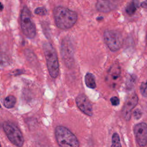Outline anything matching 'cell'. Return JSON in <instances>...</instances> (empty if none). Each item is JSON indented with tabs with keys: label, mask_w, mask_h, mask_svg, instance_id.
<instances>
[{
	"label": "cell",
	"mask_w": 147,
	"mask_h": 147,
	"mask_svg": "<svg viewBox=\"0 0 147 147\" xmlns=\"http://www.w3.org/2000/svg\"><path fill=\"white\" fill-rule=\"evenodd\" d=\"M1 144H0V147H1Z\"/></svg>",
	"instance_id": "cell-26"
},
{
	"label": "cell",
	"mask_w": 147,
	"mask_h": 147,
	"mask_svg": "<svg viewBox=\"0 0 147 147\" xmlns=\"http://www.w3.org/2000/svg\"><path fill=\"white\" fill-rule=\"evenodd\" d=\"M76 103L78 107L84 114L88 116H92V107L88 98L83 94H79L76 98Z\"/></svg>",
	"instance_id": "cell-10"
},
{
	"label": "cell",
	"mask_w": 147,
	"mask_h": 147,
	"mask_svg": "<svg viewBox=\"0 0 147 147\" xmlns=\"http://www.w3.org/2000/svg\"><path fill=\"white\" fill-rule=\"evenodd\" d=\"M61 53L63 61L66 66L70 68L74 64V49L69 39L65 38L61 42Z\"/></svg>",
	"instance_id": "cell-7"
},
{
	"label": "cell",
	"mask_w": 147,
	"mask_h": 147,
	"mask_svg": "<svg viewBox=\"0 0 147 147\" xmlns=\"http://www.w3.org/2000/svg\"><path fill=\"white\" fill-rule=\"evenodd\" d=\"M121 70L118 64H114L108 72V80L110 82L118 80L121 76Z\"/></svg>",
	"instance_id": "cell-11"
},
{
	"label": "cell",
	"mask_w": 147,
	"mask_h": 147,
	"mask_svg": "<svg viewBox=\"0 0 147 147\" xmlns=\"http://www.w3.org/2000/svg\"><path fill=\"white\" fill-rule=\"evenodd\" d=\"M84 81L87 87L90 88H95L96 87L95 79L91 73H87L84 76Z\"/></svg>",
	"instance_id": "cell-13"
},
{
	"label": "cell",
	"mask_w": 147,
	"mask_h": 147,
	"mask_svg": "<svg viewBox=\"0 0 147 147\" xmlns=\"http://www.w3.org/2000/svg\"><path fill=\"white\" fill-rule=\"evenodd\" d=\"M34 13L39 16H45L47 14V10L44 7H38L34 10Z\"/></svg>",
	"instance_id": "cell-18"
},
{
	"label": "cell",
	"mask_w": 147,
	"mask_h": 147,
	"mask_svg": "<svg viewBox=\"0 0 147 147\" xmlns=\"http://www.w3.org/2000/svg\"><path fill=\"white\" fill-rule=\"evenodd\" d=\"M96 7L100 12L107 13L113 9V5L110 0H98Z\"/></svg>",
	"instance_id": "cell-12"
},
{
	"label": "cell",
	"mask_w": 147,
	"mask_h": 147,
	"mask_svg": "<svg viewBox=\"0 0 147 147\" xmlns=\"http://www.w3.org/2000/svg\"><path fill=\"white\" fill-rule=\"evenodd\" d=\"M42 48L49 74L52 78H56L59 74V64L56 51L49 42H45Z\"/></svg>",
	"instance_id": "cell-2"
},
{
	"label": "cell",
	"mask_w": 147,
	"mask_h": 147,
	"mask_svg": "<svg viewBox=\"0 0 147 147\" xmlns=\"http://www.w3.org/2000/svg\"><path fill=\"white\" fill-rule=\"evenodd\" d=\"M3 9V6L1 3V2H0V11H2Z\"/></svg>",
	"instance_id": "cell-23"
},
{
	"label": "cell",
	"mask_w": 147,
	"mask_h": 147,
	"mask_svg": "<svg viewBox=\"0 0 147 147\" xmlns=\"http://www.w3.org/2000/svg\"><path fill=\"white\" fill-rule=\"evenodd\" d=\"M103 38L106 44L111 51L119 50L122 45V36L117 30H105L103 33Z\"/></svg>",
	"instance_id": "cell-6"
},
{
	"label": "cell",
	"mask_w": 147,
	"mask_h": 147,
	"mask_svg": "<svg viewBox=\"0 0 147 147\" xmlns=\"http://www.w3.org/2000/svg\"><path fill=\"white\" fill-rule=\"evenodd\" d=\"M16 103V98L13 95L6 96L3 101V105L7 109L13 108Z\"/></svg>",
	"instance_id": "cell-14"
},
{
	"label": "cell",
	"mask_w": 147,
	"mask_h": 147,
	"mask_svg": "<svg viewBox=\"0 0 147 147\" xmlns=\"http://www.w3.org/2000/svg\"><path fill=\"white\" fill-rule=\"evenodd\" d=\"M141 6L143 7V8H146L147 9V0L143 1L141 3Z\"/></svg>",
	"instance_id": "cell-22"
},
{
	"label": "cell",
	"mask_w": 147,
	"mask_h": 147,
	"mask_svg": "<svg viewBox=\"0 0 147 147\" xmlns=\"http://www.w3.org/2000/svg\"><path fill=\"white\" fill-rule=\"evenodd\" d=\"M133 116L136 119H140L142 116V112L140 109H136L133 112Z\"/></svg>",
	"instance_id": "cell-20"
},
{
	"label": "cell",
	"mask_w": 147,
	"mask_h": 147,
	"mask_svg": "<svg viewBox=\"0 0 147 147\" xmlns=\"http://www.w3.org/2000/svg\"><path fill=\"white\" fill-rule=\"evenodd\" d=\"M146 45H147V33H146Z\"/></svg>",
	"instance_id": "cell-24"
},
{
	"label": "cell",
	"mask_w": 147,
	"mask_h": 147,
	"mask_svg": "<svg viewBox=\"0 0 147 147\" xmlns=\"http://www.w3.org/2000/svg\"><path fill=\"white\" fill-rule=\"evenodd\" d=\"M1 105H0V108H1Z\"/></svg>",
	"instance_id": "cell-25"
},
{
	"label": "cell",
	"mask_w": 147,
	"mask_h": 147,
	"mask_svg": "<svg viewBox=\"0 0 147 147\" xmlns=\"http://www.w3.org/2000/svg\"><path fill=\"white\" fill-rule=\"evenodd\" d=\"M53 17L56 26L61 29L71 28L78 20L76 12L63 6H57L54 9Z\"/></svg>",
	"instance_id": "cell-1"
},
{
	"label": "cell",
	"mask_w": 147,
	"mask_h": 147,
	"mask_svg": "<svg viewBox=\"0 0 147 147\" xmlns=\"http://www.w3.org/2000/svg\"><path fill=\"white\" fill-rule=\"evenodd\" d=\"M138 102V98L135 93H133L127 97L122 109V115L126 121L130 120L131 111L137 105Z\"/></svg>",
	"instance_id": "cell-8"
},
{
	"label": "cell",
	"mask_w": 147,
	"mask_h": 147,
	"mask_svg": "<svg viewBox=\"0 0 147 147\" xmlns=\"http://www.w3.org/2000/svg\"><path fill=\"white\" fill-rule=\"evenodd\" d=\"M20 23L24 35L29 38H34L36 34V26L32 20L30 11L26 6L22 8L21 11Z\"/></svg>",
	"instance_id": "cell-4"
},
{
	"label": "cell",
	"mask_w": 147,
	"mask_h": 147,
	"mask_svg": "<svg viewBox=\"0 0 147 147\" xmlns=\"http://www.w3.org/2000/svg\"><path fill=\"white\" fill-rule=\"evenodd\" d=\"M134 133L139 146H145L147 144V125L141 122L134 126Z\"/></svg>",
	"instance_id": "cell-9"
},
{
	"label": "cell",
	"mask_w": 147,
	"mask_h": 147,
	"mask_svg": "<svg viewBox=\"0 0 147 147\" xmlns=\"http://www.w3.org/2000/svg\"><path fill=\"white\" fill-rule=\"evenodd\" d=\"M111 146H121L119 136L117 133H114L112 136Z\"/></svg>",
	"instance_id": "cell-16"
},
{
	"label": "cell",
	"mask_w": 147,
	"mask_h": 147,
	"mask_svg": "<svg viewBox=\"0 0 147 147\" xmlns=\"http://www.w3.org/2000/svg\"><path fill=\"white\" fill-rule=\"evenodd\" d=\"M137 2L134 1H132L127 5V6L126 7L125 10L128 14L132 15L136 12L137 10Z\"/></svg>",
	"instance_id": "cell-15"
},
{
	"label": "cell",
	"mask_w": 147,
	"mask_h": 147,
	"mask_svg": "<svg viewBox=\"0 0 147 147\" xmlns=\"http://www.w3.org/2000/svg\"><path fill=\"white\" fill-rule=\"evenodd\" d=\"M110 102L113 106H116L119 104V99L117 96H113L110 98Z\"/></svg>",
	"instance_id": "cell-19"
},
{
	"label": "cell",
	"mask_w": 147,
	"mask_h": 147,
	"mask_svg": "<svg viewBox=\"0 0 147 147\" xmlns=\"http://www.w3.org/2000/svg\"><path fill=\"white\" fill-rule=\"evenodd\" d=\"M140 90L143 96L147 97V80L141 83L140 86Z\"/></svg>",
	"instance_id": "cell-17"
},
{
	"label": "cell",
	"mask_w": 147,
	"mask_h": 147,
	"mask_svg": "<svg viewBox=\"0 0 147 147\" xmlns=\"http://www.w3.org/2000/svg\"><path fill=\"white\" fill-rule=\"evenodd\" d=\"M55 137L58 145L62 147H78L79 142L76 137L67 127L57 126L55 130Z\"/></svg>",
	"instance_id": "cell-3"
},
{
	"label": "cell",
	"mask_w": 147,
	"mask_h": 147,
	"mask_svg": "<svg viewBox=\"0 0 147 147\" xmlns=\"http://www.w3.org/2000/svg\"><path fill=\"white\" fill-rule=\"evenodd\" d=\"M6 57L5 56V55L2 53V51L1 50V48L0 47V63H5L7 60H6Z\"/></svg>",
	"instance_id": "cell-21"
},
{
	"label": "cell",
	"mask_w": 147,
	"mask_h": 147,
	"mask_svg": "<svg viewBox=\"0 0 147 147\" xmlns=\"http://www.w3.org/2000/svg\"><path fill=\"white\" fill-rule=\"evenodd\" d=\"M3 130L9 141L17 146H22L24 142L23 135L17 127L13 122L7 121L3 124Z\"/></svg>",
	"instance_id": "cell-5"
}]
</instances>
